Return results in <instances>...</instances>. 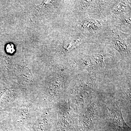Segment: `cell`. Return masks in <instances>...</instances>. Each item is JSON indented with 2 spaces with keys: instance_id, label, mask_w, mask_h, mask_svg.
Instances as JSON below:
<instances>
[{
  "instance_id": "1",
  "label": "cell",
  "mask_w": 131,
  "mask_h": 131,
  "mask_svg": "<svg viewBox=\"0 0 131 131\" xmlns=\"http://www.w3.org/2000/svg\"><path fill=\"white\" fill-rule=\"evenodd\" d=\"M56 122L52 131H80L78 115L67 99L57 103Z\"/></svg>"
},
{
  "instance_id": "2",
  "label": "cell",
  "mask_w": 131,
  "mask_h": 131,
  "mask_svg": "<svg viewBox=\"0 0 131 131\" xmlns=\"http://www.w3.org/2000/svg\"><path fill=\"white\" fill-rule=\"evenodd\" d=\"M95 89L93 83L90 82H79L68 89L69 98L67 100L77 114L96 95Z\"/></svg>"
},
{
  "instance_id": "3",
  "label": "cell",
  "mask_w": 131,
  "mask_h": 131,
  "mask_svg": "<svg viewBox=\"0 0 131 131\" xmlns=\"http://www.w3.org/2000/svg\"><path fill=\"white\" fill-rule=\"evenodd\" d=\"M97 94L78 114V125L82 131H94L99 115L100 104Z\"/></svg>"
},
{
  "instance_id": "4",
  "label": "cell",
  "mask_w": 131,
  "mask_h": 131,
  "mask_svg": "<svg viewBox=\"0 0 131 131\" xmlns=\"http://www.w3.org/2000/svg\"><path fill=\"white\" fill-rule=\"evenodd\" d=\"M112 124L115 131H131L125 122L121 110L117 104H112L107 107Z\"/></svg>"
},
{
  "instance_id": "5",
  "label": "cell",
  "mask_w": 131,
  "mask_h": 131,
  "mask_svg": "<svg viewBox=\"0 0 131 131\" xmlns=\"http://www.w3.org/2000/svg\"><path fill=\"white\" fill-rule=\"evenodd\" d=\"M30 106H25L17 109L15 114V122L18 126L24 125L25 122H27L28 120L30 119L32 112Z\"/></svg>"
},
{
  "instance_id": "6",
  "label": "cell",
  "mask_w": 131,
  "mask_h": 131,
  "mask_svg": "<svg viewBox=\"0 0 131 131\" xmlns=\"http://www.w3.org/2000/svg\"><path fill=\"white\" fill-rule=\"evenodd\" d=\"M6 50L8 53L12 54L15 51L14 46L12 44L8 45L6 46Z\"/></svg>"
},
{
  "instance_id": "7",
  "label": "cell",
  "mask_w": 131,
  "mask_h": 131,
  "mask_svg": "<svg viewBox=\"0 0 131 131\" xmlns=\"http://www.w3.org/2000/svg\"><path fill=\"white\" fill-rule=\"evenodd\" d=\"M80 131H82L81 130H80Z\"/></svg>"
}]
</instances>
